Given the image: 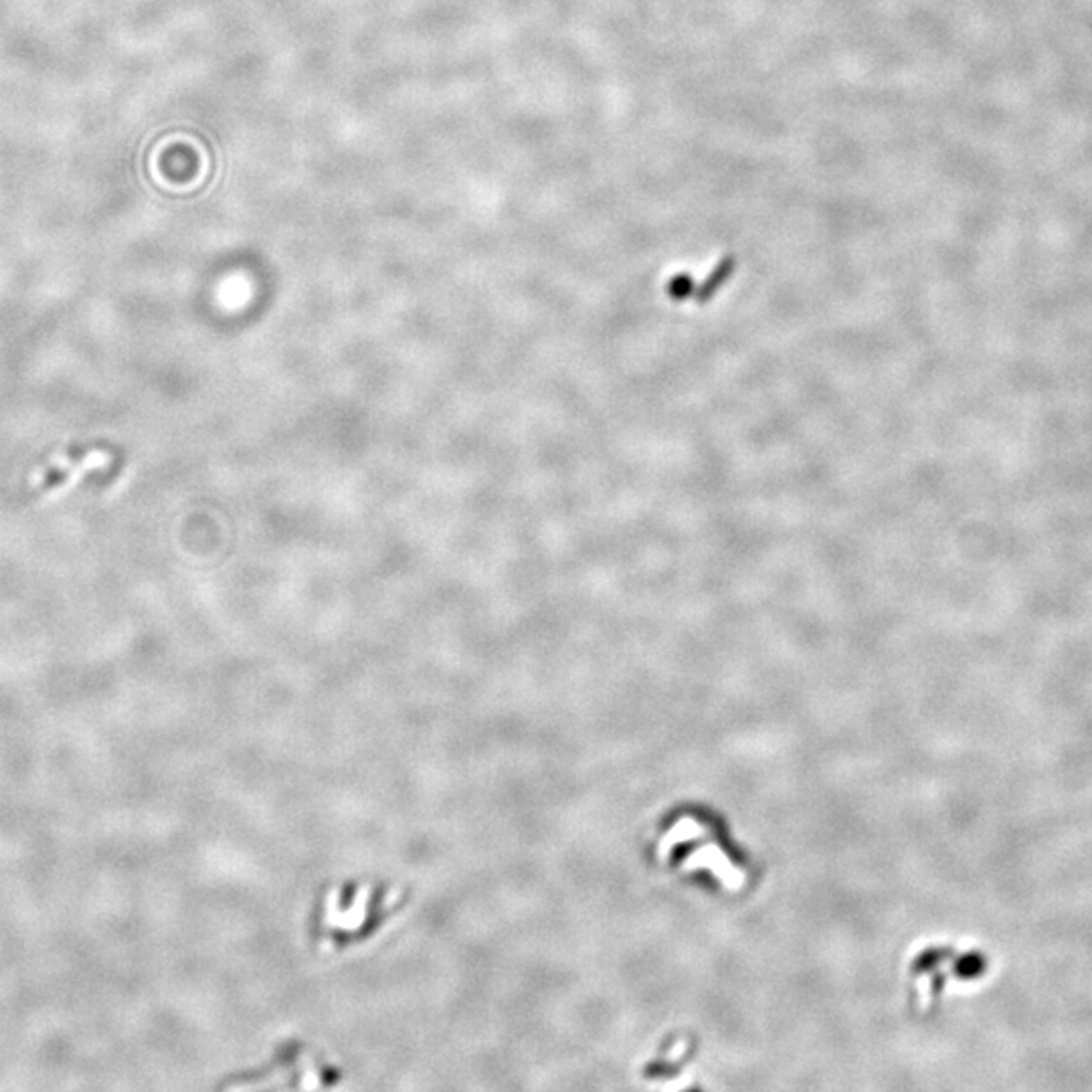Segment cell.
Here are the masks:
<instances>
[{
    "mask_svg": "<svg viewBox=\"0 0 1092 1092\" xmlns=\"http://www.w3.org/2000/svg\"><path fill=\"white\" fill-rule=\"evenodd\" d=\"M407 902V892L385 882L347 880L318 896L310 917L312 945L341 953L379 932Z\"/></svg>",
    "mask_w": 1092,
    "mask_h": 1092,
    "instance_id": "cell-1",
    "label": "cell"
}]
</instances>
